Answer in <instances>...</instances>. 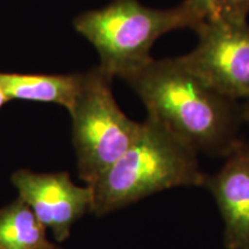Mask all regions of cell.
Here are the masks:
<instances>
[{"mask_svg":"<svg viewBox=\"0 0 249 249\" xmlns=\"http://www.w3.org/2000/svg\"><path fill=\"white\" fill-rule=\"evenodd\" d=\"M249 14V0H223L217 18L233 21H247Z\"/></svg>","mask_w":249,"mask_h":249,"instance_id":"obj_10","label":"cell"},{"mask_svg":"<svg viewBox=\"0 0 249 249\" xmlns=\"http://www.w3.org/2000/svg\"><path fill=\"white\" fill-rule=\"evenodd\" d=\"M149 119L196 154L225 156L240 141L241 105L211 88L180 57L149 62L126 80Z\"/></svg>","mask_w":249,"mask_h":249,"instance_id":"obj_1","label":"cell"},{"mask_svg":"<svg viewBox=\"0 0 249 249\" xmlns=\"http://www.w3.org/2000/svg\"><path fill=\"white\" fill-rule=\"evenodd\" d=\"M12 182L18 197L29 205L59 242L67 240L71 226L91 210V186L75 185L67 172L18 170L12 174Z\"/></svg>","mask_w":249,"mask_h":249,"instance_id":"obj_6","label":"cell"},{"mask_svg":"<svg viewBox=\"0 0 249 249\" xmlns=\"http://www.w3.org/2000/svg\"><path fill=\"white\" fill-rule=\"evenodd\" d=\"M112 80L99 66L82 73L68 110L79 176L89 186L119 160L141 128V123L129 119L117 104Z\"/></svg>","mask_w":249,"mask_h":249,"instance_id":"obj_4","label":"cell"},{"mask_svg":"<svg viewBox=\"0 0 249 249\" xmlns=\"http://www.w3.org/2000/svg\"><path fill=\"white\" fill-rule=\"evenodd\" d=\"M82 73L68 75L0 73V85L9 101L52 103L70 110L79 92Z\"/></svg>","mask_w":249,"mask_h":249,"instance_id":"obj_8","label":"cell"},{"mask_svg":"<svg viewBox=\"0 0 249 249\" xmlns=\"http://www.w3.org/2000/svg\"><path fill=\"white\" fill-rule=\"evenodd\" d=\"M196 48L180 59L207 85L226 97H249V24L223 18L205 20L195 29Z\"/></svg>","mask_w":249,"mask_h":249,"instance_id":"obj_5","label":"cell"},{"mask_svg":"<svg viewBox=\"0 0 249 249\" xmlns=\"http://www.w3.org/2000/svg\"><path fill=\"white\" fill-rule=\"evenodd\" d=\"M201 23L185 0L172 8L148 7L139 0H113L102 8L83 12L73 22L97 51L99 67L124 81L154 59L150 51L158 38L174 30H195Z\"/></svg>","mask_w":249,"mask_h":249,"instance_id":"obj_3","label":"cell"},{"mask_svg":"<svg viewBox=\"0 0 249 249\" xmlns=\"http://www.w3.org/2000/svg\"><path fill=\"white\" fill-rule=\"evenodd\" d=\"M0 249H61L46 236V227L20 197L0 209Z\"/></svg>","mask_w":249,"mask_h":249,"instance_id":"obj_9","label":"cell"},{"mask_svg":"<svg viewBox=\"0 0 249 249\" xmlns=\"http://www.w3.org/2000/svg\"><path fill=\"white\" fill-rule=\"evenodd\" d=\"M197 154L147 118L130 147L91 185L90 213L104 216L155 193L203 186Z\"/></svg>","mask_w":249,"mask_h":249,"instance_id":"obj_2","label":"cell"},{"mask_svg":"<svg viewBox=\"0 0 249 249\" xmlns=\"http://www.w3.org/2000/svg\"><path fill=\"white\" fill-rule=\"evenodd\" d=\"M194 14L204 22L205 20L217 18L222 7L223 0H185Z\"/></svg>","mask_w":249,"mask_h":249,"instance_id":"obj_11","label":"cell"},{"mask_svg":"<svg viewBox=\"0 0 249 249\" xmlns=\"http://www.w3.org/2000/svg\"><path fill=\"white\" fill-rule=\"evenodd\" d=\"M7 102H9L8 96L6 95L4 88H2L1 85H0V108L4 107V105H5Z\"/></svg>","mask_w":249,"mask_h":249,"instance_id":"obj_13","label":"cell"},{"mask_svg":"<svg viewBox=\"0 0 249 249\" xmlns=\"http://www.w3.org/2000/svg\"><path fill=\"white\" fill-rule=\"evenodd\" d=\"M242 112V119L249 124V97L245 99L244 104L241 105Z\"/></svg>","mask_w":249,"mask_h":249,"instance_id":"obj_12","label":"cell"},{"mask_svg":"<svg viewBox=\"0 0 249 249\" xmlns=\"http://www.w3.org/2000/svg\"><path fill=\"white\" fill-rule=\"evenodd\" d=\"M203 187L222 214L227 249H249V141L240 140L225 156L223 167L205 174Z\"/></svg>","mask_w":249,"mask_h":249,"instance_id":"obj_7","label":"cell"}]
</instances>
